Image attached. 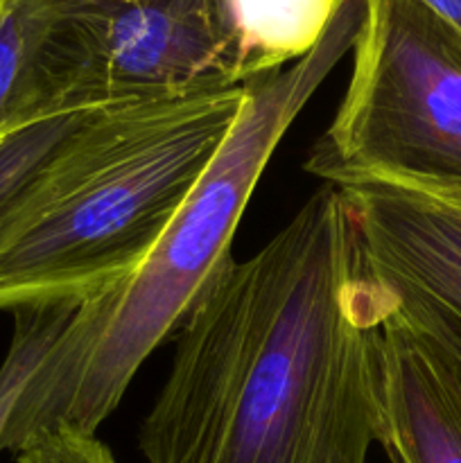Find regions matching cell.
Masks as SVG:
<instances>
[{"mask_svg": "<svg viewBox=\"0 0 461 463\" xmlns=\"http://www.w3.org/2000/svg\"><path fill=\"white\" fill-rule=\"evenodd\" d=\"M351 77L306 170L461 188V36L420 0H364Z\"/></svg>", "mask_w": 461, "mask_h": 463, "instance_id": "cell-4", "label": "cell"}, {"mask_svg": "<svg viewBox=\"0 0 461 463\" xmlns=\"http://www.w3.org/2000/svg\"><path fill=\"white\" fill-rule=\"evenodd\" d=\"M244 81L280 71L319 45L346 0H224Z\"/></svg>", "mask_w": 461, "mask_h": 463, "instance_id": "cell-8", "label": "cell"}, {"mask_svg": "<svg viewBox=\"0 0 461 463\" xmlns=\"http://www.w3.org/2000/svg\"><path fill=\"white\" fill-rule=\"evenodd\" d=\"M384 441L391 463H461V380L393 307L384 324Z\"/></svg>", "mask_w": 461, "mask_h": 463, "instance_id": "cell-7", "label": "cell"}, {"mask_svg": "<svg viewBox=\"0 0 461 463\" xmlns=\"http://www.w3.org/2000/svg\"><path fill=\"white\" fill-rule=\"evenodd\" d=\"M43 0H0V136L52 116L43 68Z\"/></svg>", "mask_w": 461, "mask_h": 463, "instance_id": "cell-9", "label": "cell"}, {"mask_svg": "<svg viewBox=\"0 0 461 463\" xmlns=\"http://www.w3.org/2000/svg\"><path fill=\"white\" fill-rule=\"evenodd\" d=\"M461 36V0H420Z\"/></svg>", "mask_w": 461, "mask_h": 463, "instance_id": "cell-14", "label": "cell"}, {"mask_svg": "<svg viewBox=\"0 0 461 463\" xmlns=\"http://www.w3.org/2000/svg\"><path fill=\"white\" fill-rule=\"evenodd\" d=\"M364 0H346L312 52L244 81L233 129L143 265L80 303L23 392L3 450L16 455L52 428L95 430L118 410L149 355L176 333L203 285L230 256L240 220L283 136L339 59L351 52Z\"/></svg>", "mask_w": 461, "mask_h": 463, "instance_id": "cell-2", "label": "cell"}, {"mask_svg": "<svg viewBox=\"0 0 461 463\" xmlns=\"http://www.w3.org/2000/svg\"><path fill=\"white\" fill-rule=\"evenodd\" d=\"M393 307L366 271L342 193L325 184L194 298L140 425L145 461L366 463L387 428Z\"/></svg>", "mask_w": 461, "mask_h": 463, "instance_id": "cell-1", "label": "cell"}, {"mask_svg": "<svg viewBox=\"0 0 461 463\" xmlns=\"http://www.w3.org/2000/svg\"><path fill=\"white\" fill-rule=\"evenodd\" d=\"M419 188H423V185H419ZM425 190H429V193L438 194V197L447 199V202L455 203L456 208H461V188H425Z\"/></svg>", "mask_w": 461, "mask_h": 463, "instance_id": "cell-15", "label": "cell"}, {"mask_svg": "<svg viewBox=\"0 0 461 463\" xmlns=\"http://www.w3.org/2000/svg\"><path fill=\"white\" fill-rule=\"evenodd\" d=\"M244 93L90 113L0 235V310L80 306L125 283L220 152Z\"/></svg>", "mask_w": 461, "mask_h": 463, "instance_id": "cell-3", "label": "cell"}, {"mask_svg": "<svg viewBox=\"0 0 461 463\" xmlns=\"http://www.w3.org/2000/svg\"><path fill=\"white\" fill-rule=\"evenodd\" d=\"M93 111L52 113L0 136V235Z\"/></svg>", "mask_w": 461, "mask_h": 463, "instance_id": "cell-10", "label": "cell"}, {"mask_svg": "<svg viewBox=\"0 0 461 463\" xmlns=\"http://www.w3.org/2000/svg\"><path fill=\"white\" fill-rule=\"evenodd\" d=\"M77 303H50L14 310V335L0 366V450L14 410L39 366L71 324Z\"/></svg>", "mask_w": 461, "mask_h": 463, "instance_id": "cell-11", "label": "cell"}, {"mask_svg": "<svg viewBox=\"0 0 461 463\" xmlns=\"http://www.w3.org/2000/svg\"><path fill=\"white\" fill-rule=\"evenodd\" d=\"M407 324H409V321H407ZM409 326L414 330H419V333L423 335L429 344H434V346H437L438 351L446 355V360L450 362L452 369L456 371V375H459V380H461V342L459 339L450 337V335H446V333H438V330L420 328V326H414V324H409Z\"/></svg>", "mask_w": 461, "mask_h": 463, "instance_id": "cell-13", "label": "cell"}, {"mask_svg": "<svg viewBox=\"0 0 461 463\" xmlns=\"http://www.w3.org/2000/svg\"><path fill=\"white\" fill-rule=\"evenodd\" d=\"M355 226L366 271L409 324L461 342V208L389 179L334 185Z\"/></svg>", "mask_w": 461, "mask_h": 463, "instance_id": "cell-6", "label": "cell"}, {"mask_svg": "<svg viewBox=\"0 0 461 463\" xmlns=\"http://www.w3.org/2000/svg\"><path fill=\"white\" fill-rule=\"evenodd\" d=\"M52 111L244 84L224 0H43Z\"/></svg>", "mask_w": 461, "mask_h": 463, "instance_id": "cell-5", "label": "cell"}, {"mask_svg": "<svg viewBox=\"0 0 461 463\" xmlns=\"http://www.w3.org/2000/svg\"><path fill=\"white\" fill-rule=\"evenodd\" d=\"M14 457L18 463H118L95 434L66 425L39 432Z\"/></svg>", "mask_w": 461, "mask_h": 463, "instance_id": "cell-12", "label": "cell"}]
</instances>
